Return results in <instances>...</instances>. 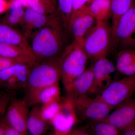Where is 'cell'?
<instances>
[{
  "instance_id": "ac0fdd59",
  "label": "cell",
  "mask_w": 135,
  "mask_h": 135,
  "mask_svg": "<svg viewBox=\"0 0 135 135\" xmlns=\"http://www.w3.org/2000/svg\"><path fill=\"white\" fill-rule=\"evenodd\" d=\"M40 105L32 107L29 111L27 128L28 133L32 135H41L46 134L49 129V123L42 118L40 113Z\"/></svg>"
},
{
  "instance_id": "8992f818",
  "label": "cell",
  "mask_w": 135,
  "mask_h": 135,
  "mask_svg": "<svg viewBox=\"0 0 135 135\" xmlns=\"http://www.w3.org/2000/svg\"><path fill=\"white\" fill-rule=\"evenodd\" d=\"M73 100L77 116L79 120H101L108 116L116 107L88 95Z\"/></svg>"
},
{
  "instance_id": "e0dca14e",
  "label": "cell",
  "mask_w": 135,
  "mask_h": 135,
  "mask_svg": "<svg viewBox=\"0 0 135 135\" xmlns=\"http://www.w3.org/2000/svg\"><path fill=\"white\" fill-rule=\"evenodd\" d=\"M115 67L120 74L126 76L135 75V49L121 50L116 59Z\"/></svg>"
},
{
  "instance_id": "8fae6325",
  "label": "cell",
  "mask_w": 135,
  "mask_h": 135,
  "mask_svg": "<svg viewBox=\"0 0 135 135\" xmlns=\"http://www.w3.org/2000/svg\"><path fill=\"white\" fill-rule=\"evenodd\" d=\"M29 105L24 98L13 97L9 105L5 116L10 125L19 131L22 135L28 134L27 128L29 113Z\"/></svg>"
},
{
  "instance_id": "2e32d148",
  "label": "cell",
  "mask_w": 135,
  "mask_h": 135,
  "mask_svg": "<svg viewBox=\"0 0 135 135\" xmlns=\"http://www.w3.org/2000/svg\"><path fill=\"white\" fill-rule=\"evenodd\" d=\"M0 55L32 66L36 64L32 53L17 46L0 43Z\"/></svg>"
},
{
  "instance_id": "9c48e42d",
  "label": "cell",
  "mask_w": 135,
  "mask_h": 135,
  "mask_svg": "<svg viewBox=\"0 0 135 135\" xmlns=\"http://www.w3.org/2000/svg\"><path fill=\"white\" fill-rule=\"evenodd\" d=\"M112 36L121 50L135 47V1L119 20Z\"/></svg>"
},
{
  "instance_id": "d590c367",
  "label": "cell",
  "mask_w": 135,
  "mask_h": 135,
  "mask_svg": "<svg viewBox=\"0 0 135 135\" xmlns=\"http://www.w3.org/2000/svg\"><path fill=\"white\" fill-rule=\"evenodd\" d=\"M92 1H93V0H89V3L90 2H91Z\"/></svg>"
},
{
  "instance_id": "83f0119b",
  "label": "cell",
  "mask_w": 135,
  "mask_h": 135,
  "mask_svg": "<svg viewBox=\"0 0 135 135\" xmlns=\"http://www.w3.org/2000/svg\"><path fill=\"white\" fill-rule=\"evenodd\" d=\"M89 2V0H72L73 12L70 23L73 19L77 12L88 5Z\"/></svg>"
},
{
  "instance_id": "603a6c76",
  "label": "cell",
  "mask_w": 135,
  "mask_h": 135,
  "mask_svg": "<svg viewBox=\"0 0 135 135\" xmlns=\"http://www.w3.org/2000/svg\"><path fill=\"white\" fill-rule=\"evenodd\" d=\"M10 6L4 23L11 26L19 24L22 21L25 8L18 0H9Z\"/></svg>"
},
{
  "instance_id": "cb8c5ba5",
  "label": "cell",
  "mask_w": 135,
  "mask_h": 135,
  "mask_svg": "<svg viewBox=\"0 0 135 135\" xmlns=\"http://www.w3.org/2000/svg\"><path fill=\"white\" fill-rule=\"evenodd\" d=\"M27 8L38 14L53 15L55 12L56 3L55 0H28Z\"/></svg>"
},
{
  "instance_id": "7402d4cb",
  "label": "cell",
  "mask_w": 135,
  "mask_h": 135,
  "mask_svg": "<svg viewBox=\"0 0 135 135\" xmlns=\"http://www.w3.org/2000/svg\"><path fill=\"white\" fill-rule=\"evenodd\" d=\"M86 126L90 134L118 135L120 131L115 127L106 122L101 120L90 121Z\"/></svg>"
},
{
  "instance_id": "1f68e13d",
  "label": "cell",
  "mask_w": 135,
  "mask_h": 135,
  "mask_svg": "<svg viewBox=\"0 0 135 135\" xmlns=\"http://www.w3.org/2000/svg\"><path fill=\"white\" fill-rule=\"evenodd\" d=\"M4 135H22L15 128L10 125L8 122L5 129Z\"/></svg>"
},
{
  "instance_id": "3957f363",
  "label": "cell",
  "mask_w": 135,
  "mask_h": 135,
  "mask_svg": "<svg viewBox=\"0 0 135 135\" xmlns=\"http://www.w3.org/2000/svg\"><path fill=\"white\" fill-rule=\"evenodd\" d=\"M61 79L64 89L86 69L89 60L83 46L74 41L60 56Z\"/></svg>"
},
{
  "instance_id": "4dcf8cb0",
  "label": "cell",
  "mask_w": 135,
  "mask_h": 135,
  "mask_svg": "<svg viewBox=\"0 0 135 135\" xmlns=\"http://www.w3.org/2000/svg\"><path fill=\"white\" fill-rule=\"evenodd\" d=\"M9 6V0H0V15L7 12Z\"/></svg>"
},
{
  "instance_id": "7c38bea8",
  "label": "cell",
  "mask_w": 135,
  "mask_h": 135,
  "mask_svg": "<svg viewBox=\"0 0 135 135\" xmlns=\"http://www.w3.org/2000/svg\"><path fill=\"white\" fill-rule=\"evenodd\" d=\"M114 110L101 120L112 124L122 131L135 120V98H129Z\"/></svg>"
},
{
  "instance_id": "30bf717a",
  "label": "cell",
  "mask_w": 135,
  "mask_h": 135,
  "mask_svg": "<svg viewBox=\"0 0 135 135\" xmlns=\"http://www.w3.org/2000/svg\"><path fill=\"white\" fill-rule=\"evenodd\" d=\"M79 120L73 100L67 97H62L61 107L50 124L53 128V134L69 135Z\"/></svg>"
},
{
  "instance_id": "ffe728a7",
  "label": "cell",
  "mask_w": 135,
  "mask_h": 135,
  "mask_svg": "<svg viewBox=\"0 0 135 135\" xmlns=\"http://www.w3.org/2000/svg\"><path fill=\"white\" fill-rule=\"evenodd\" d=\"M88 7L97 21L107 22L111 16L110 0H93Z\"/></svg>"
},
{
  "instance_id": "ba28073f",
  "label": "cell",
  "mask_w": 135,
  "mask_h": 135,
  "mask_svg": "<svg viewBox=\"0 0 135 135\" xmlns=\"http://www.w3.org/2000/svg\"><path fill=\"white\" fill-rule=\"evenodd\" d=\"M93 81L88 95L96 96L116 80L115 65L107 58L101 57L92 64Z\"/></svg>"
},
{
  "instance_id": "52a82bcc",
  "label": "cell",
  "mask_w": 135,
  "mask_h": 135,
  "mask_svg": "<svg viewBox=\"0 0 135 135\" xmlns=\"http://www.w3.org/2000/svg\"><path fill=\"white\" fill-rule=\"evenodd\" d=\"M31 67L26 64L16 63L1 71L0 88L13 94L24 91Z\"/></svg>"
},
{
  "instance_id": "9a60e30c",
  "label": "cell",
  "mask_w": 135,
  "mask_h": 135,
  "mask_svg": "<svg viewBox=\"0 0 135 135\" xmlns=\"http://www.w3.org/2000/svg\"><path fill=\"white\" fill-rule=\"evenodd\" d=\"M0 43L20 47L33 54L30 44L23 35L4 22L0 23Z\"/></svg>"
},
{
  "instance_id": "f1b7e54d",
  "label": "cell",
  "mask_w": 135,
  "mask_h": 135,
  "mask_svg": "<svg viewBox=\"0 0 135 135\" xmlns=\"http://www.w3.org/2000/svg\"><path fill=\"white\" fill-rule=\"evenodd\" d=\"M18 62L15 60L0 55V71Z\"/></svg>"
},
{
  "instance_id": "d4e9b609",
  "label": "cell",
  "mask_w": 135,
  "mask_h": 135,
  "mask_svg": "<svg viewBox=\"0 0 135 135\" xmlns=\"http://www.w3.org/2000/svg\"><path fill=\"white\" fill-rule=\"evenodd\" d=\"M62 104V98L60 101H53L40 105V113L42 118L50 125L53 118L58 112Z\"/></svg>"
},
{
  "instance_id": "44dd1931",
  "label": "cell",
  "mask_w": 135,
  "mask_h": 135,
  "mask_svg": "<svg viewBox=\"0 0 135 135\" xmlns=\"http://www.w3.org/2000/svg\"><path fill=\"white\" fill-rule=\"evenodd\" d=\"M60 93L59 83L46 87L40 90L37 94L35 101V105L60 101L62 98Z\"/></svg>"
},
{
  "instance_id": "7a4b0ae2",
  "label": "cell",
  "mask_w": 135,
  "mask_h": 135,
  "mask_svg": "<svg viewBox=\"0 0 135 135\" xmlns=\"http://www.w3.org/2000/svg\"><path fill=\"white\" fill-rule=\"evenodd\" d=\"M61 79L60 57L45 60L31 67L24 98L29 107L35 105L37 94L42 89L53 84L59 83Z\"/></svg>"
},
{
  "instance_id": "836d02e7",
  "label": "cell",
  "mask_w": 135,
  "mask_h": 135,
  "mask_svg": "<svg viewBox=\"0 0 135 135\" xmlns=\"http://www.w3.org/2000/svg\"><path fill=\"white\" fill-rule=\"evenodd\" d=\"M8 124L7 120L4 115V116L0 119V135L5 134V129Z\"/></svg>"
},
{
  "instance_id": "277c9868",
  "label": "cell",
  "mask_w": 135,
  "mask_h": 135,
  "mask_svg": "<svg viewBox=\"0 0 135 135\" xmlns=\"http://www.w3.org/2000/svg\"><path fill=\"white\" fill-rule=\"evenodd\" d=\"M111 38V27L107 22L97 21L83 43V47L89 60L94 62L98 59L107 57L110 49Z\"/></svg>"
},
{
  "instance_id": "d6a6232c",
  "label": "cell",
  "mask_w": 135,
  "mask_h": 135,
  "mask_svg": "<svg viewBox=\"0 0 135 135\" xmlns=\"http://www.w3.org/2000/svg\"><path fill=\"white\" fill-rule=\"evenodd\" d=\"M124 135H135V120L122 131Z\"/></svg>"
},
{
  "instance_id": "d6986e66",
  "label": "cell",
  "mask_w": 135,
  "mask_h": 135,
  "mask_svg": "<svg viewBox=\"0 0 135 135\" xmlns=\"http://www.w3.org/2000/svg\"><path fill=\"white\" fill-rule=\"evenodd\" d=\"M134 1L135 0H110L112 35L119 20L131 7Z\"/></svg>"
},
{
  "instance_id": "5b68a950",
  "label": "cell",
  "mask_w": 135,
  "mask_h": 135,
  "mask_svg": "<svg viewBox=\"0 0 135 135\" xmlns=\"http://www.w3.org/2000/svg\"><path fill=\"white\" fill-rule=\"evenodd\" d=\"M135 92V75L126 76L112 83L95 97L116 107L131 97Z\"/></svg>"
},
{
  "instance_id": "484cf974",
  "label": "cell",
  "mask_w": 135,
  "mask_h": 135,
  "mask_svg": "<svg viewBox=\"0 0 135 135\" xmlns=\"http://www.w3.org/2000/svg\"><path fill=\"white\" fill-rule=\"evenodd\" d=\"M57 3L64 27L69 29L73 12L72 0H57Z\"/></svg>"
},
{
  "instance_id": "6da1fadb",
  "label": "cell",
  "mask_w": 135,
  "mask_h": 135,
  "mask_svg": "<svg viewBox=\"0 0 135 135\" xmlns=\"http://www.w3.org/2000/svg\"><path fill=\"white\" fill-rule=\"evenodd\" d=\"M61 22L55 14L51 15L47 23L31 37L30 45L36 63L58 58L62 55L64 36Z\"/></svg>"
},
{
  "instance_id": "4316f807",
  "label": "cell",
  "mask_w": 135,
  "mask_h": 135,
  "mask_svg": "<svg viewBox=\"0 0 135 135\" xmlns=\"http://www.w3.org/2000/svg\"><path fill=\"white\" fill-rule=\"evenodd\" d=\"M14 95L5 90L0 91V119L5 115Z\"/></svg>"
},
{
  "instance_id": "5bb4252c",
  "label": "cell",
  "mask_w": 135,
  "mask_h": 135,
  "mask_svg": "<svg viewBox=\"0 0 135 135\" xmlns=\"http://www.w3.org/2000/svg\"><path fill=\"white\" fill-rule=\"evenodd\" d=\"M93 81L92 65L75 79L65 89L66 97L74 99L88 95Z\"/></svg>"
},
{
  "instance_id": "e575fe53",
  "label": "cell",
  "mask_w": 135,
  "mask_h": 135,
  "mask_svg": "<svg viewBox=\"0 0 135 135\" xmlns=\"http://www.w3.org/2000/svg\"><path fill=\"white\" fill-rule=\"evenodd\" d=\"M25 8H27L28 6V0H18Z\"/></svg>"
},
{
  "instance_id": "4fadbf2b",
  "label": "cell",
  "mask_w": 135,
  "mask_h": 135,
  "mask_svg": "<svg viewBox=\"0 0 135 135\" xmlns=\"http://www.w3.org/2000/svg\"><path fill=\"white\" fill-rule=\"evenodd\" d=\"M97 20L90 12L88 5L77 12L70 22L69 29L74 41L82 46L84 38L96 23Z\"/></svg>"
},
{
  "instance_id": "f546056e",
  "label": "cell",
  "mask_w": 135,
  "mask_h": 135,
  "mask_svg": "<svg viewBox=\"0 0 135 135\" xmlns=\"http://www.w3.org/2000/svg\"><path fill=\"white\" fill-rule=\"evenodd\" d=\"M90 135L89 131L87 128H73L70 131L69 135Z\"/></svg>"
}]
</instances>
